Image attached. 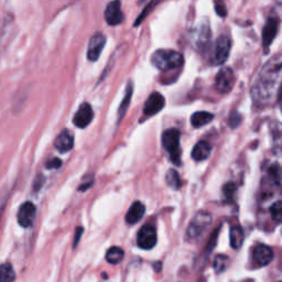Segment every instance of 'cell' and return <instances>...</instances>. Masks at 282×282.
<instances>
[{
	"instance_id": "obj_1",
	"label": "cell",
	"mask_w": 282,
	"mask_h": 282,
	"mask_svg": "<svg viewBox=\"0 0 282 282\" xmlns=\"http://www.w3.org/2000/svg\"><path fill=\"white\" fill-rule=\"evenodd\" d=\"M152 64L160 71L167 72L179 69L183 65L184 58L179 52L173 50L160 49L152 54Z\"/></svg>"
},
{
	"instance_id": "obj_2",
	"label": "cell",
	"mask_w": 282,
	"mask_h": 282,
	"mask_svg": "<svg viewBox=\"0 0 282 282\" xmlns=\"http://www.w3.org/2000/svg\"><path fill=\"white\" fill-rule=\"evenodd\" d=\"M162 146L170 155L175 166L181 165V149H180V131L177 129H167L162 133Z\"/></svg>"
},
{
	"instance_id": "obj_3",
	"label": "cell",
	"mask_w": 282,
	"mask_h": 282,
	"mask_svg": "<svg viewBox=\"0 0 282 282\" xmlns=\"http://www.w3.org/2000/svg\"><path fill=\"white\" fill-rule=\"evenodd\" d=\"M212 223V215L209 212H198L192 218L188 227L187 235L190 239H197L201 237Z\"/></svg>"
},
{
	"instance_id": "obj_4",
	"label": "cell",
	"mask_w": 282,
	"mask_h": 282,
	"mask_svg": "<svg viewBox=\"0 0 282 282\" xmlns=\"http://www.w3.org/2000/svg\"><path fill=\"white\" fill-rule=\"evenodd\" d=\"M235 84V75L231 68H221L215 79V86L220 94H228Z\"/></svg>"
},
{
	"instance_id": "obj_5",
	"label": "cell",
	"mask_w": 282,
	"mask_h": 282,
	"mask_svg": "<svg viewBox=\"0 0 282 282\" xmlns=\"http://www.w3.org/2000/svg\"><path fill=\"white\" fill-rule=\"evenodd\" d=\"M137 244L141 249H152L157 244V231H155V228L150 224L141 227L137 235Z\"/></svg>"
},
{
	"instance_id": "obj_6",
	"label": "cell",
	"mask_w": 282,
	"mask_h": 282,
	"mask_svg": "<svg viewBox=\"0 0 282 282\" xmlns=\"http://www.w3.org/2000/svg\"><path fill=\"white\" fill-rule=\"evenodd\" d=\"M232 42L231 39L227 38L225 35H220L219 38L215 42L214 49V61L216 64L221 65L224 64L231 53Z\"/></svg>"
},
{
	"instance_id": "obj_7",
	"label": "cell",
	"mask_w": 282,
	"mask_h": 282,
	"mask_svg": "<svg viewBox=\"0 0 282 282\" xmlns=\"http://www.w3.org/2000/svg\"><path fill=\"white\" fill-rule=\"evenodd\" d=\"M36 216V209L33 203L25 202L19 207L17 219L21 227L29 228L33 225Z\"/></svg>"
},
{
	"instance_id": "obj_8",
	"label": "cell",
	"mask_w": 282,
	"mask_h": 282,
	"mask_svg": "<svg viewBox=\"0 0 282 282\" xmlns=\"http://www.w3.org/2000/svg\"><path fill=\"white\" fill-rule=\"evenodd\" d=\"M106 44V38L103 33H95L88 43V49H87V58L92 62L97 61L102 52L104 50V47Z\"/></svg>"
},
{
	"instance_id": "obj_9",
	"label": "cell",
	"mask_w": 282,
	"mask_h": 282,
	"mask_svg": "<svg viewBox=\"0 0 282 282\" xmlns=\"http://www.w3.org/2000/svg\"><path fill=\"white\" fill-rule=\"evenodd\" d=\"M94 118V111L92 106L88 103L82 104L78 110L76 111L75 116H74L73 123L77 128L84 129L88 125H90Z\"/></svg>"
},
{
	"instance_id": "obj_10",
	"label": "cell",
	"mask_w": 282,
	"mask_h": 282,
	"mask_svg": "<svg viewBox=\"0 0 282 282\" xmlns=\"http://www.w3.org/2000/svg\"><path fill=\"white\" fill-rule=\"evenodd\" d=\"M105 20L109 26H118L124 20V13L122 10V3L119 0L110 2L105 10Z\"/></svg>"
},
{
	"instance_id": "obj_11",
	"label": "cell",
	"mask_w": 282,
	"mask_h": 282,
	"mask_svg": "<svg viewBox=\"0 0 282 282\" xmlns=\"http://www.w3.org/2000/svg\"><path fill=\"white\" fill-rule=\"evenodd\" d=\"M165 105H166L165 97H163L160 93L154 92L146 100V104L144 106V114L149 117L157 115L162 110V108L165 107Z\"/></svg>"
},
{
	"instance_id": "obj_12",
	"label": "cell",
	"mask_w": 282,
	"mask_h": 282,
	"mask_svg": "<svg viewBox=\"0 0 282 282\" xmlns=\"http://www.w3.org/2000/svg\"><path fill=\"white\" fill-rule=\"evenodd\" d=\"M278 28H279V21L276 18H269L267 20L266 25L263 30V46L264 48H268L271 46L274 38L278 33Z\"/></svg>"
},
{
	"instance_id": "obj_13",
	"label": "cell",
	"mask_w": 282,
	"mask_h": 282,
	"mask_svg": "<svg viewBox=\"0 0 282 282\" xmlns=\"http://www.w3.org/2000/svg\"><path fill=\"white\" fill-rule=\"evenodd\" d=\"M252 256H254L255 261L259 266H267L272 261L273 250L267 245L260 244L255 247L254 251H252Z\"/></svg>"
},
{
	"instance_id": "obj_14",
	"label": "cell",
	"mask_w": 282,
	"mask_h": 282,
	"mask_svg": "<svg viewBox=\"0 0 282 282\" xmlns=\"http://www.w3.org/2000/svg\"><path fill=\"white\" fill-rule=\"evenodd\" d=\"M54 146L56 148V150L60 151L61 153H66L71 151L74 146V137L72 135V132L68 129L61 131L55 139Z\"/></svg>"
},
{
	"instance_id": "obj_15",
	"label": "cell",
	"mask_w": 282,
	"mask_h": 282,
	"mask_svg": "<svg viewBox=\"0 0 282 282\" xmlns=\"http://www.w3.org/2000/svg\"><path fill=\"white\" fill-rule=\"evenodd\" d=\"M145 213L146 206L143 203L139 201L133 202L132 205L129 207L127 214H126V221L129 225H135L145 216Z\"/></svg>"
},
{
	"instance_id": "obj_16",
	"label": "cell",
	"mask_w": 282,
	"mask_h": 282,
	"mask_svg": "<svg viewBox=\"0 0 282 282\" xmlns=\"http://www.w3.org/2000/svg\"><path fill=\"white\" fill-rule=\"evenodd\" d=\"M210 35H211V32H210L209 26L199 27L196 29L194 34L192 36L193 44H194L195 48H197L196 50H201L206 46V43H209Z\"/></svg>"
},
{
	"instance_id": "obj_17",
	"label": "cell",
	"mask_w": 282,
	"mask_h": 282,
	"mask_svg": "<svg viewBox=\"0 0 282 282\" xmlns=\"http://www.w3.org/2000/svg\"><path fill=\"white\" fill-rule=\"evenodd\" d=\"M212 147L206 141H198L192 150V158L194 161H204L210 157Z\"/></svg>"
},
{
	"instance_id": "obj_18",
	"label": "cell",
	"mask_w": 282,
	"mask_h": 282,
	"mask_svg": "<svg viewBox=\"0 0 282 282\" xmlns=\"http://www.w3.org/2000/svg\"><path fill=\"white\" fill-rule=\"evenodd\" d=\"M132 93H133V85L131 82H129L127 87H126L123 102L120 104L119 108H118V123L122 122V119L126 115V111L128 110V107H129L130 102H131V97H132Z\"/></svg>"
},
{
	"instance_id": "obj_19",
	"label": "cell",
	"mask_w": 282,
	"mask_h": 282,
	"mask_svg": "<svg viewBox=\"0 0 282 282\" xmlns=\"http://www.w3.org/2000/svg\"><path fill=\"white\" fill-rule=\"evenodd\" d=\"M214 119V116L207 111H197L191 117V125L194 128H201L203 126L210 124Z\"/></svg>"
},
{
	"instance_id": "obj_20",
	"label": "cell",
	"mask_w": 282,
	"mask_h": 282,
	"mask_svg": "<svg viewBox=\"0 0 282 282\" xmlns=\"http://www.w3.org/2000/svg\"><path fill=\"white\" fill-rule=\"evenodd\" d=\"M229 241L234 249H239L244 243V231L240 226H234L229 232Z\"/></svg>"
},
{
	"instance_id": "obj_21",
	"label": "cell",
	"mask_w": 282,
	"mask_h": 282,
	"mask_svg": "<svg viewBox=\"0 0 282 282\" xmlns=\"http://www.w3.org/2000/svg\"><path fill=\"white\" fill-rule=\"evenodd\" d=\"M16 272L11 264L5 263L0 266V282H14Z\"/></svg>"
},
{
	"instance_id": "obj_22",
	"label": "cell",
	"mask_w": 282,
	"mask_h": 282,
	"mask_svg": "<svg viewBox=\"0 0 282 282\" xmlns=\"http://www.w3.org/2000/svg\"><path fill=\"white\" fill-rule=\"evenodd\" d=\"M125 256V252L120 247H110L106 252V260L110 265H118L119 264Z\"/></svg>"
},
{
	"instance_id": "obj_23",
	"label": "cell",
	"mask_w": 282,
	"mask_h": 282,
	"mask_svg": "<svg viewBox=\"0 0 282 282\" xmlns=\"http://www.w3.org/2000/svg\"><path fill=\"white\" fill-rule=\"evenodd\" d=\"M166 182L172 190H179L182 185L179 173H177L173 169L169 170V171L167 172Z\"/></svg>"
},
{
	"instance_id": "obj_24",
	"label": "cell",
	"mask_w": 282,
	"mask_h": 282,
	"mask_svg": "<svg viewBox=\"0 0 282 282\" xmlns=\"http://www.w3.org/2000/svg\"><path fill=\"white\" fill-rule=\"evenodd\" d=\"M270 215L271 218L277 224L282 223V201L274 202L270 207Z\"/></svg>"
},
{
	"instance_id": "obj_25",
	"label": "cell",
	"mask_w": 282,
	"mask_h": 282,
	"mask_svg": "<svg viewBox=\"0 0 282 282\" xmlns=\"http://www.w3.org/2000/svg\"><path fill=\"white\" fill-rule=\"evenodd\" d=\"M229 263V258L226 255H218L214 260V269L216 272H221L226 269V267Z\"/></svg>"
},
{
	"instance_id": "obj_26",
	"label": "cell",
	"mask_w": 282,
	"mask_h": 282,
	"mask_svg": "<svg viewBox=\"0 0 282 282\" xmlns=\"http://www.w3.org/2000/svg\"><path fill=\"white\" fill-rule=\"evenodd\" d=\"M236 184L234 182H228L224 185V188H223V193H224V196L227 199V201H232L234 198V195L236 193Z\"/></svg>"
},
{
	"instance_id": "obj_27",
	"label": "cell",
	"mask_w": 282,
	"mask_h": 282,
	"mask_svg": "<svg viewBox=\"0 0 282 282\" xmlns=\"http://www.w3.org/2000/svg\"><path fill=\"white\" fill-rule=\"evenodd\" d=\"M214 8L219 17L224 18L227 16V8L223 0H214Z\"/></svg>"
},
{
	"instance_id": "obj_28",
	"label": "cell",
	"mask_w": 282,
	"mask_h": 282,
	"mask_svg": "<svg viewBox=\"0 0 282 282\" xmlns=\"http://www.w3.org/2000/svg\"><path fill=\"white\" fill-rule=\"evenodd\" d=\"M240 124H241V116L237 113V111H233L231 114V117H229V126H231L233 129H236Z\"/></svg>"
},
{
	"instance_id": "obj_29",
	"label": "cell",
	"mask_w": 282,
	"mask_h": 282,
	"mask_svg": "<svg viewBox=\"0 0 282 282\" xmlns=\"http://www.w3.org/2000/svg\"><path fill=\"white\" fill-rule=\"evenodd\" d=\"M218 234H219V228H217L216 231H215V232L211 235L210 241H209V244L206 245V250H207V252H211V251L214 249L215 245H216V243H217V237H218Z\"/></svg>"
},
{
	"instance_id": "obj_30",
	"label": "cell",
	"mask_w": 282,
	"mask_h": 282,
	"mask_svg": "<svg viewBox=\"0 0 282 282\" xmlns=\"http://www.w3.org/2000/svg\"><path fill=\"white\" fill-rule=\"evenodd\" d=\"M62 166V161L57 158L51 159L47 162V168L48 169H58Z\"/></svg>"
},
{
	"instance_id": "obj_31",
	"label": "cell",
	"mask_w": 282,
	"mask_h": 282,
	"mask_svg": "<svg viewBox=\"0 0 282 282\" xmlns=\"http://www.w3.org/2000/svg\"><path fill=\"white\" fill-rule=\"evenodd\" d=\"M6 202H7V195H3V194L0 195V218H2V215L4 213Z\"/></svg>"
},
{
	"instance_id": "obj_32",
	"label": "cell",
	"mask_w": 282,
	"mask_h": 282,
	"mask_svg": "<svg viewBox=\"0 0 282 282\" xmlns=\"http://www.w3.org/2000/svg\"><path fill=\"white\" fill-rule=\"evenodd\" d=\"M82 234H83V228H82V227H77V228H76V233H75V239H74V247H75L76 245H77V243L79 241Z\"/></svg>"
},
{
	"instance_id": "obj_33",
	"label": "cell",
	"mask_w": 282,
	"mask_h": 282,
	"mask_svg": "<svg viewBox=\"0 0 282 282\" xmlns=\"http://www.w3.org/2000/svg\"><path fill=\"white\" fill-rule=\"evenodd\" d=\"M92 184H93V179L90 180V181H86V182H84V183H82V184L79 185L78 190H79V191H86L87 189H90V188L92 187Z\"/></svg>"
},
{
	"instance_id": "obj_34",
	"label": "cell",
	"mask_w": 282,
	"mask_h": 282,
	"mask_svg": "<svg viewBox=\"0 0 282 282\" xmlns=\"http://www.w3.org/2000/svg\"><path fill=\"white\" fill-rule=\"evenodd\" d=\"M43 177H42V175H39L38 177H36V179H35V181H34V190H39L40 188H41V185L43 184Z\"/></svg>"
},
{
	"instance_id": "obj_35",
	"label": "cell",
	"mask_w": 282,
	"mask_h": 282,
	"mask_svg": "<svg viewBox=\"0 0 282 282\" xmlns=\"http://www.w3.org/2000/svg\"><path fill=\"white\" fill-rule=\"evenodd\" d=\"M153 269H154V271L160 272V271H161V269H162V264H161L160 261L154 263V264H153Z\"/></svg>"
},
{
	"instance_id": "obj_36",
	"label": "cell",
	"mask_w": 282,
	"mask_h": 282,
	"mask_svg": "<svg viewBox=\"0 0 282 282\" xmlns=\"http://www.w3.org/2000/svg\"><path fill=\"white\" fill-rule=\"evenodd\" d=\"M280 106H281V109H282V86H281V90H280Z\"/></svg>"
},
{
	"instance_id": "obj_37",
	"label": "cell",
	"mask_w": 282,
	"mask_h": 282,
	"mask_svg": "<svg viewBox=\"0 0 282 282\" xmlns=\"http://www.w3.org/2000/svg\"><path fill=\"white\" fill-rule=\"evenodd\" d=\"M278 282H282V281H278Z\"/></svg>"
}]
</instances>
